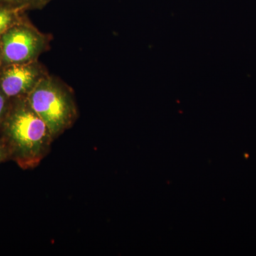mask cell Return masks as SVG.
Returning <instances> with one entry per match:
<instances>
[{"label":"cell","instance_id":"1","mask_svg":"<svg viewBox=\"0 0 256 256\" xmlns=\"http://www.w3.org/2000/svg\"><path fill=\"white\" fill-rule=\"evenodd\" d=\"M0 138L8 158L24 170L34 169L50 152L52 137L48 126L33 110L26 96L10 107L1 124Z\"/></svg>","mask_w":256,"mask_h":256},{"label":"cell","instance_id":"2","mask_svg":"<svg viewBox=\"0 0 256 256\" xmlns=\"http://www.w3.org/2000/svg\"><path fill=\"white\" fill-rule=\"evenodd\" d=\"M33 110L48 126L54 140L72 127L77 118L72 94L56 79L44 76L26 96Z\"/></svg>","mask_w":256,"mask_h":256},{"label":"cell","instance_id":"3","mask_svg":"<svg viewBox=\"0 0 256 256\" xmlns=\"http://www.w3.org/2000/svg\"><path fill=\"white\" fill-rule=\"evenodd\" d=\"M22 18L0 36V56L6 65L36 60L48 47L47 37Z\"/></svg>","mask_w":256,"mask_h":256},{"label":"cell","instance_id":"4","mask_svg":"<svg viewBox=\"0 0 256 256\" xmlns=\"http://www.w3.org/2000/svg\"><path fill=\"white\" fill-rule=\"evenodd\" d=\"M44 76L36 60L8 64L0 73V89L8 98L24 97Z\"/></svg>","mask_w":256,"mask_h":256},{"label":"cell","instance_id":"5","mask_svg":"<svg viewBox=\"0 0 256 256\" xmlns=\"http://www.w3.org/2000/svg\"><path fill=\"white\" fill-rule=\"evenodd\" d=\"M53 0H0V6L14 8L26 11L42 10Z\"/></svg>","mask_w":256,"mask_h":256},{"label":"cell","instance_id":"6","mask_svg":"<svg viewBox=\"0 0 256 256\" xmlns=\"http://www.w3.org/2000/svg\"><path fill=\"white\" fill-rule=\"evenodd\" d=\"M25 11L14 8L0 6V30L4 32L12 25L20 21Z\"/></svg>","mask_w":256,"mask_h":256},{"label":"cell","instance_id":"7","mask_svg":"<svg viewBox=\"0 0 256 256\" xmlns=\"http://www.w3.org/2000/svg\"><path fill=\"white\" fill-rule=\"evenodd\" d=\"M8 98L0 89V124L2 122L10 106L8 105Z\"/></svg>","mask_w":256,"mask_h":256},{"label":"cell","instance_id":"8","mask_svg":"<svg viewBox=\"0 0 256 256\" xmlns=\"http://www.w3.org/2000/svg\"><path fill=\"white\" fill-rule=\"evenodd\" d=\"M8 156L6 154V150H5L1 140H0V163L4 162L5 160L8 159Z\"/></svg>","mask_w":256,"mask_h":256},{"label":"cell","instance_id":"9","mask_svg":"<svg viewBox=\"0 0 256 256\" xmlns=\"http://www.w3.org/2000/svg\"><path fill=\"white\" fill-rule=\"evenodd\" d=\"M3 32H4L1 31V30H0V36H1V34H2L3 33Z\"/></svg>","mask_w":256,"mask_h":256},{"label":"cell","instance_id":"10","mask_svg":"<svg viewBox=\"0 0 256 256\" xmlns=\"http://www.w3.org/2000/svg\"><path fill=\"white\" fill-rule=\"evenodd\" d=\"M2 62V60H1V56H0V62Z\"/></svg>","mask_w":256,"mask_h":256}]
</instances>
